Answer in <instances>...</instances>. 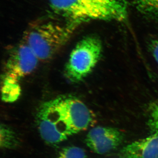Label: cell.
<instances>
[{
  "instance_id": "obj_8",
  "label": "cell",
  "mask_w": 158,
  "mask_h": 158,
  "mask_svg": "<svg viewBox=\"0 0 158 158\" xmlns=\"http://www.w3.org/2000/svg\"><path fill=\"white\" fill-rule=\"evenodd\" d=\"M18 144L16 134L13 130L5 124H2L0 130V144L2 148H13Z\"/></svg>"
},
{
  "instance_id": "obj_9",
  "label": "cell",
  "mask_w": 158,
  "mask_h": 158,
  "mask_svg": "<svg viewBox=\"0 0 158 158\" xmlns=\"http://www.w3.org/2000/svg\"><path fill=\"white\" fill-rule=\"evenodd\" d=\"M136 6L142 13L158 18V0H135Z\"/></svg>"
},
{
  "instance_id": "obj_7",
  "label": "cell",
  "mask_w": 158,
  "mask_h": 158,
  "mask_svg": "<svg viewBox=\"0 0 158 158\" xmlns=\"http://www.w3.org/2000/svg\"><path fill=\"white\" fill-rule=\"evenodd\" d=\"M152 135L133 142L120 151L124 158H158V128Z\"/></svg>"
},
{
  "instance_id": "obj_12",
  "label": "cell",
  "mask_w": 158,
  "mask_h": 158,
  "mask_svg": "<svg viewBox=\"0 0 158 158\" xmlns=\"http://www.w3.org/2000/svg\"><path fill=\"white\" fill-rule=\"evenodd\" d=\"M151 47V51L153 56L158 64V39L154 40L152 43Z\"/></svg>"
},
{
  "instance_id": "obj_1",
  "label": "cell",
  "mask_w": 158,
  "mask_h": 158,
  "mask_svg": "<svg viewBox=\"0 0 158 158\" xmlns=\"http://www.w3.org/2000/svg\"><path fill=\"white\" fill-rule=\"evenodd\" d=\"M52 9L75 30L94 20L124 21L128 16L127 0H48Z\"/></svg>"
},
{
  "instance_id": "obj_4",
  "label": "cell",
  "mask_w": 158,
  "mask_h": 158,
  "mask_svg": "<svg viewBox=\"0 0 158 158\" xmlns=\"http://www.w3.org/2000/svg\"><path fill=\"white\" fill-rule=\"evenodd\" d=\"M102 45L95 36L81 40L72 51L65 65V74L73 83L81 81L94 68L101 57Z\"/></svg>"
},
{
  "instance_id": "obj_2",
  "label": "cell",
  "mask_w": 158,
  "mask_h": 158,
  "mask_svg": "<svg viewBox=\"0 0 158 158\" xmlns=\"http://www.w3.org/2000/svg\"><path fill=\"white\" fill-rule=\"evenodd\" d=\"M37 116L48 119L67 139L88 129L94 120L91 110L81 100L72 95H62L44 103Z\"/></svg>"
},
{
  "instance_id": "obj_10",
  "label": "cell",
  "mask_w": 158,
  "mask_h": 158,
  "mask_svg": "<svg viewBox=\"0 0 158 158\" xmlns=\"http://www.w3.org/2000/svg\"><path fill=\"white\" fill-rule=\"evenodd\" d=\"M85 150L81 148L71 146L61 151L58 158H86Z\"/></svg>"
},
{
  "instance_id": "obj_6",
  "label": "cell",
  "mask_w": 158,
  "mask_h": 158,
  "mask_svg": "<svg viewBox=\"0 0 158 158\" xmlns=\"http://www.w3.org/2000/svg\"><path fill=\"white\" fill-rule=\"evenodd\" d=\"M124 138V134L117 129L98 126L89 131L86 137V143L93 152L104 154L117 148Z\"/></svg>"
},
{
  "instance_id": "obj_5",
  "label": "cell",
  "mask_w": 158,
  "mask_h": 158,
  "mask_svg": "<svg viewBox=\"0 0 158 158\" xmlns=\"http://www.w3.org/2000/svg\"><path fill=\"white\" fill-rule=\"evenodd\" d=\"M39 61L29 46L23 42L11 52L4 67L2 86H19L21 79L36 69Z\"/></svg>"
},
{
  "instance_id": "obj_11",
  "label": "cell",
  "mask_w": 158,
  "mask_h": 158,
  "mask_svg": "<svg viewBox=\"0 0 158 158\" xmlns=\"http://www.w3.org/2000/svg\"><path fill=\"white\" fill-rule=\"evenodd\" d=\"M149 124L152 129L158 128V101L155 102L150 108Z\"/></svg>"
},
{
  "instance_id": "obj_3",
  "label": "cell",
  "mask_w": 158,
  "mask_h": 158,
  "mask_svg": "<svg viewBox=\"0 0 158 158\" xmlns=\"http://www.w3.org/2000/svg\"><path fill=\"white\" fill-rule=\"evenodd\" d=\"M74 30L67 23H35L25 32L22 42L30 48L39 60L46 61L67 42Z\"/></svg>"
}]
</instances>
